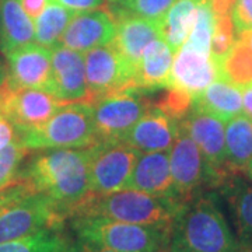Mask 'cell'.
<instances>
[{
  "mask_svg": "<svg viewBox=\"0 0 252 252\" xmlns=\"http://www.w3.org/2000/svg\"><path fill=\"white\" fill-rule=\"evenodd\" d=\"M164 252H244L216 198L210 193L192 196L172 219Z\"/></svg>",
  "mask_w": 252,
  "mask_h": 252,
  "instance_id": "1",
  "label": "cell"
},
{
  "mask_svg": "<svg viewBox=\"0 0 252 252\" xmlns=\"http://www.w3.org/2000/svg\"><path fill=\"white\" fill-rule=\"evenodd\" d=\"M90 147L44 150L20 174L35 192L62 207L69 219L70 209L90 193Z\"/></svg>",
  "mask_w": 252,
  "mask_h": 252,
  "instance_id": "2",
  "label": "cell"
},
{
  "mask_svg": "<svg viewBox=\"0 0 252 252\" xmlns=\"http://www.w3.org/2000/svg\"><path fill=\"white\" fill-rule=\"evenodd\" d=\"M184 202L161 198L135 189H121L111 193H89L70 209L73 217H102L133 224L170 227Z\"/></svg>",
  "mask_w": 252,
  "mask_h": 252,
  "instance_id": "3",
  "label": "cell"
},
{
  "mask_svg": "<svg viewBox=\"0 0 252 252\" xmlns=\"http://www.w3.org/2000/svg\"><path fill=\"white\" fill-rule=\"evenodd\" d=\"M72 228L79 241L117 252H164L168 228L117 221L102 217H73Z\"/></svg>",
  "mask_w": 252,
  "mask_h": 252,
  "instance_id": "4",
  "label": "cell"
},
{
  "mask_svg": "<svg viewBox=\"0 0 252 252\" xmlns=\"http://www.w3.org/2000/svg\"><path fill=\"white\" fill-rule=\"evenodd\" d=\"M28 150L86 149L98 142L93 105L86 102L63 104L44 125L18 135Z\"/></svg>",
  "mask_w": 252,
  "mask_h": 252,
  "instance_id": "5",
  "label": "cell"
},
{
  "mask_svg": "<svg viewBox=\"0 0 252 252\" xmlns=\"http://www.w3.org/2000/svg\"><path fill=\"white\" fill-rule=\"evenodd\" d=\"M66 212L51 198L30 192L0 210V243L18 240L44 230L63 228Z\"/></svg>",
  "mask_w": 252,
  "mask_h": 252,
  "instance_id": "6",
  "label": "cell"
},
{
  "mask_svg": "<svg viewBox=\"0 0 252 252\" xmlns=\"http://www.w3.org/2000/svg\"><path fill=\"white\" fill-rule=\"evenodd\" d=\"M89 94L86 104L94 105L105 95L137 89L136 67L112 42L84 52Z\"/></svg>",
  "mask_w": 252,
  "mask_h": 252,
  "instance_id": "7",
  "label": "cell"
},
{
  "mask_svg": "<svg viewBox=\"0 0 252 252\" xmlns=\"http://www.w3.org/2000/svg\"><path fill=\"white\" fill-rule=\"evenodd\" d=\"M144 90L130 89L105 95L93 105L95 135L101 142L124 140L136 122L153 107Z\"/></svg>",
  "mask_w": 252,
  "mask_h": 252,
  "instance_id": "8",
  "label": "cell"
},
{
  "mask_svg": "<svg viewBox=\"0 0 252 252\" xmlns=\"http://www.w3.org/2000/svg\"><path fill=\"white\" fill-rule=\"evenodd\" d=\"M187 129L206 162L209 187H224L235 174L227 164L225 129L223 121L205 111L192 107L190 112L180 122Z\"/></svg>",
  "mask_w": 252,
  "mask_h": 252,
  "instance_id": "9",
  "label": "cell"
},
{
  "mask_svg": "<svg viewBox=\"0 0 252 252\" xmlns=\"http://www.w3.org/2000/svg\"><path fill=\"white\" fill-rule=\"evenodd\" d=\"M140 152L125 142H101L90 147V192L111 193L125 188Z\"/></svg>",
  "mask_w": 252,
  "mask_h": 252,
  "instance_id": "10",
  "label": "cell"
},
{
  "mask_svg": "<svg viewBox=\"0 0 252 252\" xmlns=\"http://www.w3.org/2000/svg\"><path fill=\"white\" fill-rule=\"evenodd\" d=\"M64 102L41 89L11 90L7 83L1 94L3 118L16 127L18 135L44 125Z\"/></svg>",
  "mask_w": 252,
  "mask_h": 252,
  "instance_id": "11",
  "label": "cell"
},
{
  "mask_svg": "<svg viewBox=\"0 0 252 252\" xmlns=\"http://www.w3.org/2000/svg\"><path fill=\"white\" fill-rule=\"evenodd\" d=\"M170 168L175 196L185 202L198 195L203 185L209 187L206 162L187 129L178 122V133L170 152Z\"/></svg>",
  "mask_w": 252,
  "mask_h": 252,
  "instance_id": "12",
  "label": "cell"
},
{
  "mask_svg": "<svg viewBox=\"0 0 252 252\" xmlns=\"http://www.w3.org/2000/svg\"><path fill=\"white\" fill-rule=\"evenodd\" d=\"M7 86L11 90L41 89L52 93V52L31 42L7 55Z\"/></svg>",
  "mask_w": 252,
  "mask_h": 252,
  "instance_id": "13",
  "label": "cell"
},
{
  "mask_svg": "<svg viewBox=\"0 0 252 252\" xmlns=\"http://www.w3.org/2000/svg\"><path fill=\"white\" fill-rule=\"evenodd\" d=\"M117 32V21L107 10L76 11L59 44L79 52H87L94 48L111 44Z\"/></svg>",
  "mask_w": 252,
  "mask_h": 252,
  "instance_id": "14",
  "label": "cell"
},
{
  "mask_svg": "<svg viewBox=\"0 0 252 252\" xmlns=\"http://www.w3.org/2000/svg\"><path fill=\"white\" fill-rule=\"evenodd\" d=\"M52 52V94L64 104L86 102L89 87L84 54L66 46L55 45Z\"/></svg>",
  "mask_w": 252,
  "mask_h": 252,
  "instance_id": "15",
  "label": "cell"
},
{
  "mask_svg": "<svg viewBox=\"0 0 252 252\" xmlns=\"http://www.w3.org/2000/svg\"><path fill=\"white\" fill-rule=\"evenodd\" d=\"M217 77L219 69L212 55L182 45L172 61L168 87L187 91L195 98Z\"/></svg>",
  "mask_w": 252,
  "mask_h": 252,
  "instance_id": "16",
  "label": "cell"
},
{
  "mask_svg": "<svg viewBox=\"0 0 252 252\" xmlns=\"http://www.w3.org/2000/svg\"><path fill=\"white\" fill-rule=\"evenodd\" d=\"M177 133L178 122L153 105L136 122L122 142L140 153L170 152Z\"/></svg>",
  "mask_w": 252,
  "mask_h": 252,
  "instance_id": "17",
  "label": "cell"
},
{
  "mask_svg": "<svg viewBox=\"0 0 252 252\" xmlns=\"http://www.w3.org/2000/svg\"><path fill=\"white\" fill-rule=\"evenodd\" d=\"M124 189H135L153 196L178 200L172 184L168 152L140 154Z\"/></svg>",
  "mask_w": 252,
  "mask_h": 252,
  "instance_id": "18",
  "label": "cell"
},
{
  "mask_svg": "<svg viewBox=\"0 0 252 252\" xmlns=\"http://www.w3.org/2000/svg\"><path fill=\"white\" fill-rule=\"evenodd\" d=\"M112 14L117 21V32L112 44L136 67L147 45L162 38L160 23L130 14L126 10Z\"/></svg>",
  "mask_w": 252,
  "mask_h": 252,
  "instance_id": "19",
  "label": "cell"
},
{
  "mask_svg": "<svg viewBox=\"0 0 252 252\" xmlns=\"http://www.w3.org/2000/svg\"><path fill=\"white\" fill-rule=\"evenodd\" d=\"M174 56L175 52L162 38L149 44L136 66V87L144 91L167 89Z\"/></svg>",
  "mask_w": 252,
  "mask_h": 252,
  "instance_id": "20",
  "label": "cell"
},
{
  "mask_svg": "<svg viewBox=\"0 0 252 252\" xmlns=\"http://www.w3.org/2000/svg\"><path fill=\"white\" fill-rule=\"evenodd\" d=\"M34 41V21L23 10L20 1L0 0V52L7 56Z\"/></svg>",
  "mask_w": 252,
  "mask_h": 252,
  "instance_id": "21",
  "label": "cell"
},
{
  "mask_svg": "<svg viewBox=\"0 0 252 252\" xmlns=\"http://www.w3.org/2000/svg\"><path fill=\"white\" fill-rule=\"evenodd\" d=\"M192 107L228 122L243 112V91L223 77H217L193 98Z\"/></svg>",
  "mask_w": 252,
  "mask_h": 252,
  "instance_id": "22",
  "label": "cell"
},
{
  "mask_svg": "<svg viewBox=\"0 0 252 252\" xmlns=\"http://www.w3.org/2000/svg\"><path fill=\"white\" fill-rule=\"evenodd\" d=\"M223 190L233 213L237 240L244 251L252 252V185L233 178Z\"/></svg>",
  "mask_w": 252,
  "mask_h": 252,
  "instance_id": "23",
  "label": "cell"
},
{
  "mask_svg": "<svg viewBox=\"0 0 252 252\" xmlns=\"http://www.w3.org/2000/svg\"><path fill=\"white\" fill-rule=\"evenodd\" d=\"M224 129L227 164L235 174L245 171L252 158V119L240 114L230 119Z\"/></svg>",
  "mask_w": 252,
  "mask_h": 252,
  "instance_id": "24",
  "label": "cell"
},
{
  "mask_svg": "<svg viewBox=\"0 0 252 252\" xmlns=\"http://www.w3.org/2000/svg\"><path fill=\"white\" fill-rule=\"evenodd\" d=\"M199 0H177L160 21L162 39L177 54L187 41L196 20Z\"/></svg>",
  "mask_w": 252,
  "mask_h": 252,
  "instance_id": "25",
  "label": "cell"
},
{
  "mask_svg": "<svg viewBox=\"0 0 252 252\" xmlns=\"http://www.w3.org/2000/svg\"><path fill=\"white\" fill-rule=\"evenodd\" d=\"M76 244L63 228H44L34 234L0 243V252H74Z\"/></svg>",
  "mask_w": 252,
  "mask_h": 252,
  "instance_id": "26",
  "label": "cell"
},
{
  "mask_svg": "<svg viewBox=\"0 0 252 252\" xmlns=\"http://www.w3.org/2000/svg\"><path fill=\"white\" fill-rule=\"evenodd\" d=\"M216 64L219 77H223L237 87L252 84V49L243 38L237 36L234 45Z\"/></svg>",
  "mask_w": 252,
  "mask_h": 252,
  "instance_id": "27",
  "label": "cell"
},
{
  "mask_svg": "<svg viewBox=\"0 0 252 252\" xmlns=\"http://www.w3.org/2000/svg\"><path fill=\"white\" fill-rule=\"evenodd\" d=\"M74 13L76 11L66 9L54 0H51L45 10L34 20L36 44L46 46L49 49L58 45Z\"/></svg>",
  "mask_w": 252,
  "mask_h": 252,
  "instance_id": "28",
  "label": "cell"
},
{
  "mask_svg": "<svg viewBox=\"0 0 252 252\" xmlns=\"http://www.w3.org/2000/svg\"><path fill=\"white\" fill-rule=\"evenodd\" d=\"M213 32H215V14L212 11V7L207 0H199L196 20L184 46L192 48L198 52L210 54Z\"/></svg>",
  "mask_w": 252,
  "mask_h": 252,
  "instance_id": "29",
  "label": "cell"
},
{
  "mask_svg": "<svg viewBox=\"0 0 252 252\" xmlns=\"http://www.w3.org/2000/svg\"><path fill=\"white\" fill-rule=\"evenodd\" d=\"M28 149L20 139L0 149V190L14 184L20 177L18 167L27 156Z\"/></svg>",
  "mask_w": 252,
  "mask_h": 252,
  "instance_id": "30",
  "label": "cell"
},
{
  "mask_svg": "<svg viewBox=\"0 0 252 252\" xmlns=\"http://www.w3.org/2000/svg\"><path fill=\"white\" fill-rule=\"evenodd\" d=\"M167 89L168 90L165 91L153 105L161 109L165 115L172 118L174 121L181 122L182 119H185V117L192 109L193 95L180 89H174V87H167Z\"/></svg>",
  "mask_w": 252,
  "mask_h": 252,
  "instance_id": "31",
  "label": "cell"
},
{
  "mask_svg": "<svg viewBox=\"0 0 252 252\" xmlns=\"http://www.w3.org/2000/svg\"><path fill=\"white\" fill-rule=\"evenodd\" d=\"M237 35H235L234 24L231 14L224 16H215V32L212 38L210 55L215 61H220L223 56L234 45Z\"/></svg>",
  "mask_w": 252,
  "mask_h": 252,
  "instance_id": "32",
  "label": "cell"
},
{
  "mask_svg": "<svg viewBox=\"0 0 252 252\" xmlns=\"http://www.w3.org/2000/svg\"><path fill=\"white\" fill-rule=\"evenodd\" d=\"M175 1L177 0H121L119 4L130 14L160 23Z\"/></svg>",
  "mask_w": 252,
  "mask_h": 252,
  "instance_id": "33",
  "label": "cell"
},
{
  "mask_svg": "<svg viewBox=\"0 0 252 252\" xmlns=\"http://www.w3.org/2000/svg\"><path fill=\"white\" fill-rule=\"evenodd\" d=\"M235 35L252 30V0H235L231 11Z\"/></svg>",
  "mask_w": 252,
  "mask_h": 252,
  "instance_id": "34",
  "label": "cell"
},
{
  "mask_svg": "<svg viewBox=\"0 0 252 252\" xmlns=\"http://www.w3.org/2000/svg\"><path fill=\"white\" fill-rule=\"evenodd\" d=\"M30 192H34V189L31 188V185L28 184L26 178L18 177V180L11 184L10 187L0 190V210H3L6 206H9L10 203L16 202L17 199L23 198L24 195H27Z\"/></svg>",
  "mask_w": 252,
  "mask_h": 252,
  "instance_id": "35",
  "label": "cell"
},
{
  "mask_svg": "<svg viewBox=\"0 0 252 252\" xmlns=\"http://www.w3.org/2000/svg\"><path fill=\"white\" fill-rule=\"evenodd\" d=\"M54 1L73 11H86V10L99 9L104 6V0H54Z\"/></svg>",
  "mask_w": 252,
  "mask_h": 252,
  "instance_id": "36",
  "label": "cell"
},
{
  "mask_svg": "<svg viewBox=\"0 0 252 252\" xmlns=\"http://www.w3.org/2000/svg\"><path fill=\"white\" fill-rule=\"evenodd\" d=\"M18 1H20L23 10L28 14V17L34 21L45 10L51 0H18Z\"/></svg>",
  "mask_w": 252,
  "mask_h": 252,
  "instance_id": "37",
  "label": "cell"
},
{
  "mask_svg": "<svg viewBox=\"0 0 252 252\" xmlns=\"http://www.w3.org/2000/svg\"><path fill=\"white\" fill-rule=\"evenodd\" d=\"M17 130L7 119L0 118V149L17 139Z\"/></svg>",
  "mask_w": 252,
  "mask_h": 252,
  "instance_id": "38",
  "label": "cell"
},
{
  "mask_svg": "<svg viewBox=\"0 0 252 252\" xmlns=\"http://www.w3.org/2000/svg\"><path fill=\"white\" fill-rule=\"evenodd\" d=\"M243 111L252 119V84L243 87Z\"/></svg>",
  "mask_w": 252,
  "mask_h": 252,
  "instance_id": "39",
  "label": "cell"
},
{
  "mask_svg": "<svg viewBox=\"0 0 252 252\" xmlns=\"http://www.w3.org/2000/svg\"><path fill=\"white\" fill-rule=\"evenodd\" d=\"M74 252H117L105 248V247H101V245H95V244L86 243V241H79L76 244V251Z\"/></svg>",
  "mask_w": 252,
  "mask_h": 252,
  "instance_id": "40",
  "label": "cell"
},
{
  "mask_svg": "<svg viewBox=\"0 0 252 252\" xmlns=\"http://www.w3.org/2000/svg\"><path fill=\"white\" fill-rule=\"evenodd\" d=\"M6 81H7V69H6L4 63L0 61V87L3 84H6Z\"/></svg>",
  "mask_w": 252,
  "mask_h": 252,
  "instance_id": "41",
  "label": "cell"
},
{
  "mask_svg": "<svg viewBox=\"0 0 252 252\" xmlns=\"http://www.w3.org/2000/svg\"><path fill=\"white\" fill-rule=\"evenodd\" d=\"M238 38H243L244 41L248 44V45L251 46L252 49V30H250V31H247V32H243V34H240V35H237Z\"/></svg>",
  "mask_w": 252,
  "mask_h": 252,
  "instance_id": "42",
  "label": "cell"
},
{
  "mask_svg": "<svg viewBox=\"0 0 252 252\" xmlns=\"http://www.w3.org/2000/svg\"><path fill=\"white\" fill-rule=\"evenodd\" d=\"M245 172H247L248 178L252 181V158L250 160V162L247 164V167H245Z\"/></svg>",
  "mask_w": 252,
  "mask_h": 252,
  "instance_id": "43",
  "label": "cell"
},
{
  "mask_svg": "<svg viewBox=\"0 0 252 252\" xmlns=\"http://www.w3.org/2000/svg\"><path fill=\"white\" fill-rule=\"evenodd\" d=\"M6 86V84H4ZM3 90H4V87H3ZM1 94H3V91L0 93V118H3V108H1Z\"/></svg>",
  "mask_w": 252,
  "mask_h": 252,
  "instance_id": "44",
  "label": "cell"
},
{
  "mask_svg": "<svg viewBox=\"0 0 252 252\" xmlns=\"http://www.w3.org/2000/svg\"><path fill=\"white\" fill-rule=\"evenodd\" d=\"M109 1H114V3H121V0H109Z\"/></svg>",
  "mask_w": 252,
  "mask_h": 252,
  "instance_id": "45",
  "label": "cell"
},
{
  "mask_svg": "<svg viewBox=\"0 0 252 252\" xmlns=\"http://www.w3.org/2000/svg\"><path fill=\"white\" fill-rule=\"evenodd\" d=\"M3 87H4V84H3V86H1V87H0V93H1V91H3Z\"/></svg>",
  "mask_w": 252,
  "mask_h": 252,
  "instance_id": "46",
  "label": "cell"
}]
</instances>
